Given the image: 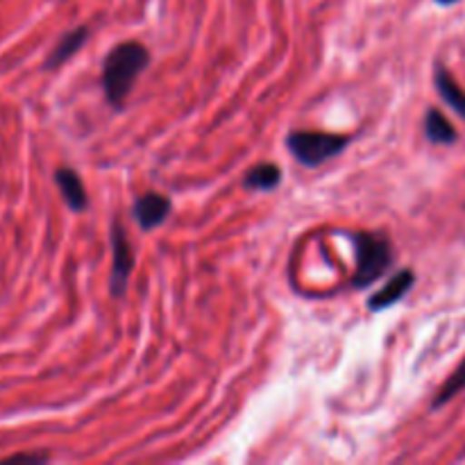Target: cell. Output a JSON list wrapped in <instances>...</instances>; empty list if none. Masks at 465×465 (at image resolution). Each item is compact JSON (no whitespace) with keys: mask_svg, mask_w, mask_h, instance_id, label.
Masks as SVG:
<instances>
[{"mask_svg":"<svg viewBox=\"0 0 465 465\" xmlns=\"http://www.w3.org/2000/svg\"><path fill=\"white\" fill-rule=\"evenodd\" d=\"M439 5H443V7H450V5H457L459 0H436Z\"/></svg>","mask_w":465,"mask_h":465,"instance_id":"cell-14","label":"cell"},{"mask_svg":"<svg viewBox=\"0 0 465 465\" xmlns=\"http://www.w3.org/2000/svg\"><path fill=\"white\" fill-rule=\"evenodd\" d=\"M9 463H18V461H25V463H44L48 461V454H16V457H9Z\"/></svg>","mask_w":465,"mask_h":465,"instance_id":"cell-13","label":"cell"},{"mask_svg":"<svg viewBox=\"0 0 465 465\" xmlns=\"http://www.w3.org/2000/svg\"><path fill=\"white\" fill-rule=\"evenodd\" d=\"M173 203L168 195L157 193V191H150V193L139 195L134 200V207H132V216H134L136 225L143 232H153L154 227L163 225L166 218L171 216Z\"/></svg>","mask_w":465,"mask_h":465,"instance_id":"cell-5","label":"cell"},{"mask_svg":"<svg viewBox=\"0 0 465 465\" xmlns=\"http://www.w3.org/2000/svg\"><path fill=\"white\" fill-rule=\"evenodd\" d=\"M425 136L436 145H452L457 143V130L452 123L439 112V109H427L425 114Z\"/></svg>","mask_w":465,"mask_h":465,"instance_id":"cell-11","label":"cell"},{"mask_svg":"<svg viewBox=\"0 0 465 465\" xmlns=\"http://www.w3.org/2000/svg\"><path fill=\"white\" fill-rule=\"evenodd\" d=\"M148 64L150 50L139 41H123L109 50L103 64V91L114 109L125 107L127 95L132 94Z\"/></svg>","mask_w":465,"mask_h":465,"instance_id":"cell-1","label":"cell"},{"mask_svg":"<svg viewBox=\"0 0 465 465\" xmlns=\"http://www.w3.org/2000/svg\"><path fill=\"white\" fill-rule=\"evenodd\" d=\"M465 389V359L461 363L457 366V371L452 372V375L448 377V381H445L443 386H440V391L436 393L434 402H431V409H440L443 404L452 402L454 398H457L459 393Z\"/></svg>","mask_w":465,"mask_h":465,"instance_id":"cell-12","label":"cell"},{"mask_svg":"<svg viewBox=\"0 0 465 465\" xmlns=\"http://www.w3.org/2000/svg\"><path fill=\"white\" fill-rule=\"evenodd\" d=\"M109 245H112V271H109V293L114 300H121L127 293V284L134 272V250L130 236L118 218L112 221L109 230Z\"/></svg>","mask_w":465,"mask_h":465,"instance_id":"cell-4","label":"cell"},{"mask_svg":"<svg viewBox=\"0 0 465 465\" xmlns=\"http://www.w3.org/2000/svg\"><path fill=\"white\" fill-rule=\"evenodd\" d=\"M434 84H436V91H439L440 98H443L445 103H448L450 107H452L454 112H457L459 116L465 121V91L457 84V80L450 75V71L443 66V64H439V66H436Z\"/></svg>","mask_w":465,"mask_h":465,"instance_id":"cell-10","label":"cell"},{"mask_svg":"<svg viewBox=\"0 0 465 465\" xmlns=\"http://www.w3.org/2000/svg\"><path fill=\"white\" fill-rule=\"evenodd\" d=\"M357 257V272H354V289H366L386 275L393 266V245L389 236L381 232H354L350 234Z\"/></svg>","mask_w":465,"mask_h":465,"instance_id":"cell-2","label":"cell"},{"mask_svg":"<svg viewBox=\"0 0 465 465\" xmlns=\"http://www.w3.org/2000/svg\"><path fill=\"white\" fill-rule=\"evenodd\" d=\"M86 39H89V27L86 25L75 27V30H68L66 35L54 44V48L50 50L48 57H45L44 62L45 71H54V68H59L62 64H66L73 54L80 53V48L84 45Z\"/></svg>","mask_w":465,"mask_h":465,"instance_id":"cell-8","label":"cell"},{"mask_svg":"<svg viewBox=\"0 0 465 465\" xmlns=\"http://www.w3.org/2000/svg\"><path fill=\"white\" fill-rule=\"evenodd\" d=\"M282 184V168L272 162H262L250 168L243 177L245 191H275Z\"/></svg>","mask_w":465,"mask_h":465,"instance_id":"cell-9","label":"cell"},{"mask_svg":"<svg viewBox=\"0 0 465 465\" xmlns=\"http://www.w3.org/2000/svg\"><path fill=\"white\" fill-rule=\"evenodd\" d=\"M54 184L62 193L64 203L73 213H82L89 207V195H86L84 182L73 168H57L54 171Z\"/></svg>","mask_w":465,"mask_h":465,"instance_id":"cell-7","label":"cell"},{"mask_svg":"<svg viewBox=\"0 0 465 465\" xmlns=\"http://www.w3.org/2000/svg\"><path fill=\"white\" fill-rule=\"evenodd\" d=\"M350 145V136L331 134V132L293 130L286 136V148L302 166L316 168L343 153Z\"/></svg>","mask_w":465,"mask_h":465,"instance_id":"cell-3","label":"cell"},{"mask_svg":"<svg viewBox=\"0 0 465 465\" xmlns=\"http://www.w3.org/2000/svg\"><path fill=\"white\" fill-rule=\"evenodd\" d=\"M413 284H416V272L404 268L398 275L391 277V282L384 289H380L377 293H372L371 298H368V309H371L372 313H380L395 307V304L402 302V300L407 298L409 291L413 289Z\"/></svg>","mask_w":465,"mask_h":465,"instance_id":"cell-6","label":"cell"}]
</instances>
